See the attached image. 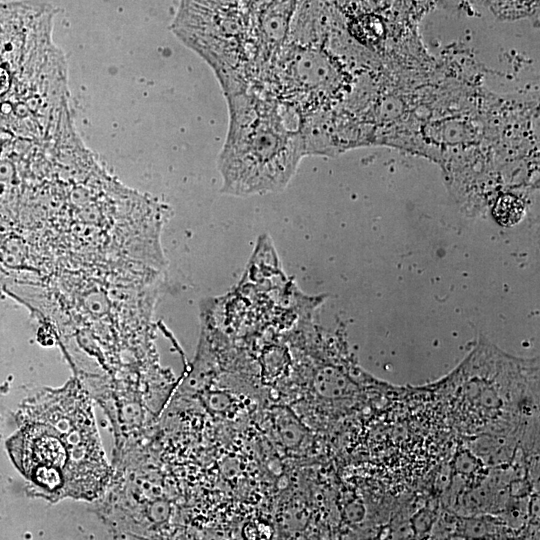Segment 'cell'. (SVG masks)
Instances as JSON below:
<instances>
[{
    "label": "cell",
    "instance_id": "6da1fadb",
    "mask_svg": "<svg viewBox=\"0 0 540 540\" xmlns=\"http://www.w3.org/2000/svg\"><path fill=\"white\" fill-rule=\"evenodd\" d=\"M6 446L20 473L50 500L94 499L111 477L90 400L77 381L31 402Z\"/></svg>",
    "mask_w": 540,
    "mask_h": 540
},
{
    "label": "cell",
    "instance_id": "7a4b0ae2",
    "mask_svg": "<svg viewBox=\"0 0 540 540\" xmlns=\"http://www.w3.org/2000/svg\"><path fill=\"white\" fill-rule=\"evenodd\" d=\"M301 129L262 100L229 98V128L217 165L221 192L251 196L284 190L305 156Z\"/></svg>",
    "mask_w": 540,
    "mask_h": 540
},
{
    "label": "cell",
    "instance_id": "3957f363",
    "mask_svg": "<svg viewBox=\"0 0 540 540\" xmlns=\"http://www.w3.org/2000/svg\"><path fill=\"white\" fill-rule=\"evenodd\" d=\"M525 214V201L517 194H500L494 198L491 204L492 217L498 224L505 227L518 224Z\"/></svg>",
    "mask_w": 540,
    "mask_h": 540
},
{
    "label": "cell",
    "instance_id": "277c9868",
    "mask_svg": "<svg viewBox=\"0 0 540 540\" xmlns=\"http://www.w3.org/2000/svg\"><path fill=\"white\" fill-rule=\"evenodd\" d=\"M11 77L9 71L0 66V96L4 95L10 88Z\"/></svg>",
    "mask_w": 540,
    "mask_h": 540
}]
</instances>
